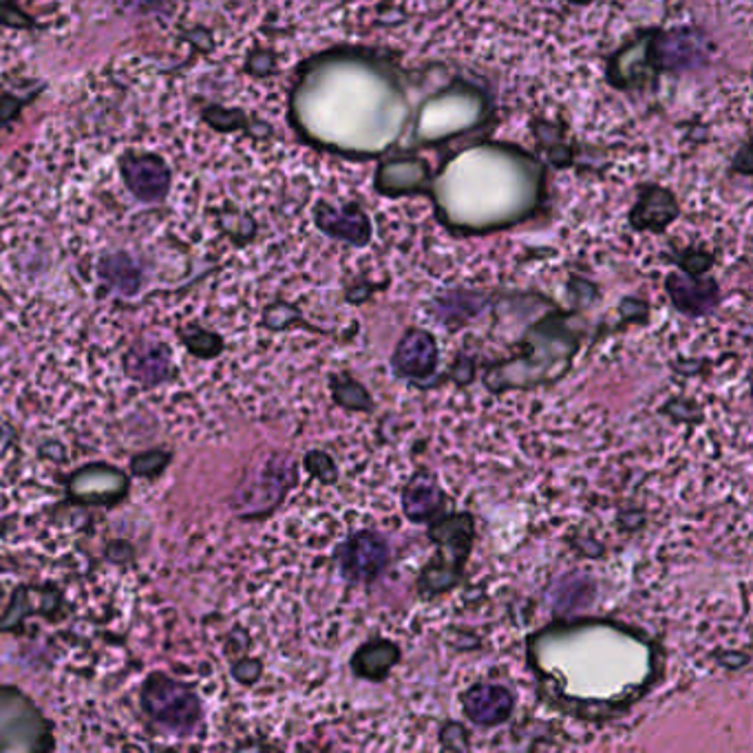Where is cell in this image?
I'll return each instance as SVG.
<instances>
[{"label":"cell","instance_id":"cell-17","mask_svg":"<svg viewBox=\"0 0 753 753\" xmlns=\"http://www.w3.org/2000/svg\"><path fill=\"white\" fill-rule=\"evenodd\" d=\"M265 323H267L272 329H287V327H292V325H303V327H307L309 332H320V329H316L314 325L305 323L303 316H301L294 307H289V305H276V307H272V309L265 314Z\"/></svg>","mask_w":753,"mask_h":753},{"label":"cell","instance_id":"cell-10","mask_svg":"<svg viewBox=\"0 0 753 753\" xmlns=\"http://www.w3.org/2000/svg\"><path fill=\"white\" fill-rule=\"evenodd\" d=\"M403 661V650L396 641L391 639H369L365 641L349 661L352 674L360 681L367 683H385L391 672L396 670V665H400Z\"/></svg>","mask_w":753,"mask_h":753},{"label":"cell","instance_id":"cell-12","mask_svg":"<svg viewBox=\"0 0 753 753\" xmlns=\"http://www.w3.org/2000/svg\"><path fill=\"white\" fill-rule=\"evenodd\" d=\"M126 491V478L113 467H87L71 480V493L84 502H113Z\"/></svg>","mask_w":753,"mask_h":753},{"label":"cell","instance_id":"cell-13","mask_svg":"<svg viewBox=\"0 0 753 753\" xmlns=\"http://www.w3.org/2000/svg\"><path fill=\"white\" fill-rule=\"evenodd\" d=\"M668 289L672 296V303L681 314L688 316H705L710 314L719 303V287L716 283H688L683 278H676V274L668 281Z\"/></svg>","mask_w":753,"mask_h":753},{"label":"cell","instance_id":"cell-18","mask_svg":"<svg viewBox=\"0 0 753 753\" xmlns=\"http://www.w3.org/2000/svg\"><path fill=\"white\" fill-rule=\"evenodd\" d=\"M476 360L471 358V356H465V354H460L458 358H456V365H451V369H449V374L445 376V380H454L456 385H460V387H467V385H471L474 383V378H476Z\"/></svg>","mask_w":753,"mask_h":753},{"label":"cell","instance_id":"cell-21","mask_svg":"<svg viewBox=\"0 0 753 753\" xmlns=\"http://www.w3.org/2000/svg\"><path fill=\"white\" fill-rule=\"evenodd\" d=\"M242 665H244V670H242L240 665L235 668V676H237L242 683L251 685V683H254V681L261 676V663H258V661H244Z\"/></svg>","mask_w":753,"mask_h":753},{"label":"cell","instance_id":"cell-22","mask_svg":"<svg viewBox=\"0 0 753 753\" xmlns=\"http://www.w3.org/2000/svg\"><path fill=\"white\" fill-rule=\"evenodd\" d=\"M169 0H122L124 7L135 11H160Z\"/></svg>","mask_w":753,"mask_h":753},{"label":"cell","instance_id":"cell-20","mask_svg":"<svg viewBox=\"0 0 753 753\" xmlns=\"http://www.w3.org/2000/svg\"><path fill=\"white\" fill-rule=\"evenodd\" d=\"M716 659L727 670H743L750 663V654L745 652H719Z\"/></svg>","mask_w":753,"mask_h":753},{"label":"cell","instance_id":"cell-3","mask_svg":"<svg viewBox=\"0 0 753 753\" xmlns=\"http://www.w3.org/2000/svg\"><path fill=\"white\" fill-rule=\"evenodd\" d=\"M298 485V465L287 451H272L261 458L233 496V510L242 519L272 515Z\"/></svg>","mask_w":753,"mask_h":753},{"label":"cell","instance_id":"cell-7","mask_svg":"<svg viewBox=\"0 0 753 753\" xmlns=\"http://www.w3.org/2000/svg\"><path fill=\"white\" fill-rule=\"evenodd\" d=\"M440 365V347L436 336L423 327H409L391 354V372L400 380L414 385L431 380Z\"/></svg>","mask_w":753,"mask_h":753},{"label":"cell","instance_id":"cell-9","mask_svg":"<svg viewBox=\"0 0 753 753\" xmlns=\"http://www.w3.org/2000/svg\"><path fill=\"white\" fill-rule=\"evenodd\" d=\"M400 503L405 517L411 523H429L438 519L442 512H447L449 496L440 485V478L434 471L420 467L405 485L400 493Z\"/></svg>","mask_w":753,"mask_h":753},{"label":"cell","instance_id":"cell-1","mask_svg":"<svg viewBox=\"0 0 753 753\" xmlns=\"http://www.w3.org/2000/svg\"><path fill=\"white\" fill-rule=\"evenodd\" d=\"M579 345L581 338L568 327L566 316H546L515 345L517 352L512 358L487 369L485 385L493 394H503L554 383L570 369Z\"/></svg>","mask_w":753,"mask_h":753},{"label":"cell","instance_id":"cell-4","mask_svg":"<svg viewBox=\"0 0 753 753\" xmlns=\"http://www.w3.org/2000/svg\"><path fill=\"white\" fill-rule=\"evenodd\" d=\"M142 705L162 727L177 734L193 732L202 714L193 690L162 672L146 679L142 688Z\"/></svg>","mask_w":753,"mask_h":753},{"label":"cell","instance_id":"cell-2","mask_svg":"<svg viewBox=\"0 0 753 753\" xmlns=\"http://www.w3.org/2000/svg\"><path fill=\"white\" fill-rule=\"evenodd\" d=\"M427 526V537L438 550L418 572L416 590L420 599L442 597L465 581V570L476 541V517L469 510H447Z\"/></svg>","mask_w":753,"mask_h":753},{"label":"cell","instance_id":"cell-14","mask_svg":"<svg viewBox=\"0 0 753 753\" xmlns=\"http://www.w3.org/2000/svg\"><path fill=\"white\" fill-rule=\"evenodd\" d=\"M329 391H332L334 403L345 411L372 414L376 409V403L369 389L347 372H338L329 376Z\"/></svg>","mask_w":753,"mask_h":753},{"label":"cell","instance_id":"cell-19","mask_svg":"<svg viewBox=\"0 0 753 753\" xmlns=\"http://www.w3.org/2000/svg\"><path fill=\"white\" fill-rule=\"evenodd\" d=\"M166 460H169V458H162L157 451H155V454H146V456L133 460V469H135L138 476H155V474L162 471V467H164Z\"/></svg>","mask_w":753,"mask_h":753},{"label":"cell","instance_id":"cell-11","mask_svg":"<svg viewBox=\"0 0 753 753\" xmlns=\"http://www.w3.org/2000/svg\"><path fill=\"white\" fill-rule=\"evenodd\" d=\"M124 177L129 189L144 202H157L166 195L171 175L169 169L153 155L144 157H126L124 160Z\"/></svg>","mask_w":753,"mask_h":753},{"label":"cell","instance_id":"cell-23","mask_svg":"<svg viewBox=\"0 0 753 753\" xmlns=\"http://www.w3.org/2000/svg\"><path fill=\"white\" fill-rule=\"evenodd\" d=\"M113 261H115V265L120 263V267H126V276H129V274H138V269L131 265V261H129V258H124V256H118V258H113ZM122 274H124V269H122ZM113 283H115L120 289H129V285H126V281H124V276L115 278Z\"/></svg>","mask_w":753,"mask_h":753},{"label":"cell","instance_id":"cell-6","mask_svg":"<svg viewBox=\"0 0 753 753\" xmlns=\"http://www.w3.org/2000/svg\"><path fill=\"white\" fill-rule=\"evenodd\" d=\"M49 747V727L33 703L13 688L0 690V752Z\"/></svg>","mask_w":753,"mask_h":753},{"label":"cell","instance_id":"cell-16","mask_svg":"<svg viewBox=\"0 0 753 753\" xmlns=\"http://www.w3.org/2000/svg\"><path fill=\"white\" fill-rule=\"evenodd\" d=\"M440 747L445 752H469L471 750L469 730L458 721L445 723L440 730Z\"/></svg>","mask_w":753,"mask_h":753},{"label":"cell","instance_id":"cell-5","mask_svg":"<svg viewBox=\"0 0 753 753\" xmlns=\"http://www.w3.org/2000/svg\"><path fill=\"white\" fill-rule=\"evenodd\" d=\"M334 559L347 583L372 586L389 568L391 546L387 537L376 530H356L338 543Z\"/></svg>","mask_w":753,"mask_h":753},{"label":"cell","instance_id":"cell-8","mask_svg":"<svg viewBox=\"0 0 753 753\" xmlns=\"http://www.w3.org/2000/svg\"><path fill=\"white\" fill-rule=\"evenodd\" d=\"M465 716L485 730L506 725L517 708L515 694L500 683H476L460 694Z\"/></svg>","mask_w":753,"mask_h":753},{"label":"cell","instance_id":"cell-15","mask_svg":"<svg viewBox=\"0 0 753 753\" xmlns=\"http://www.w3.org/2000/svg\"><path fill=\"white\" fill-rule=\"evenodd\" d=\"M303 467L316 482H320L325 487H334L340 480L338 465L327 451H320V449L307 451L305 458H303Z\"/></svg>","mask_w":753,"mask_h":753}]
</instances>
